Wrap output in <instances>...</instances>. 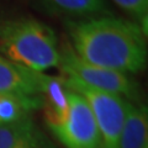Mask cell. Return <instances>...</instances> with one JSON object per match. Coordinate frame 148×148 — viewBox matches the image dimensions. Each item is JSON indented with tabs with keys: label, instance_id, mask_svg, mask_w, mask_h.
I'll list each match as a JSON object with an SVG mask.
<instances>
[{
	"label": "cell",
	"instance_id": "6da1fadb",
	"mask_svg": "<svg viewBox=\"0 0 148 148\" xmlns=\"http://www.w3.org/2000/svg\"><path fill=\"white\" fill-rule=\"evenodd\" d=\"M66 25L74 52L86 63L125 74L146 67V34L136 22L106 15Z\"/></svg>",
	"mask_w": 148,
	"mask_h": 148
},
{
	"label": "cell",
	"instance_id": "7a4b0ae2",
	"mask_svg": "<svg viewBox=\"0 0 148 148\" xmlns=\"http://www.w3.org/2000/svg\"><path fill=\"white\" fill-rule=\"evenodd\" d=\"M0 49L14 63L43 72L58 66L59 47L53 30L34 18L0 24Z\"/></svg>",
	"mask_w": 148,
	"mask_h": 148
},
{
	"label": "cell",
	"instance_id": "3957f363",
	"mask_svg": "<svg viewBox=\"0 0 148 148\" xmlns=\"http://www.w3.org/2000/svg\"><path fill=\"white\" fill-rule=\"evenodd\" d=\"M63 78H69L86 86L117 94L132 103L138 100V88L127 74L96 67L83 61L69 45L59 48L58 66Z\"/></svg>",
	"mask_w": 148,
	"mask_h": 148
},
{
	"label": "cell",
	"instance_id": "277c9868",
	"mask_svg": "<svg viewBox=\"0 0 148 148\" xmlns=\"http://www.w3.org/2000/svg\"><path fill=\"white\" fill-rule=\"evenodd\" d=\"M63 79L69 89L82 95L89 105L100 133V148H120V137L126 117L127 99L117 94L86 86L74 79Z\"/></svg>",
	"mask_w": 148,
	"mask_h": 148
},
{
	"label": "cell",
	"instance_id": "5b68a950",
	"mask_svg": "<svg viewBox=\"0 0 148 148\" xmlns=\"http://www.w3.org/2000/svg\"><path fill=\"white\" fill-rule=\"evenodd\" d=\"M69 112L61 126L52 128L66 148H100V133L89 105L78 92L68 88Z\"/></svg>",
	"mask_w": 148,
	"mask_h": 148
},
{
	"label": "cell",
	"instance_id": "8992f818",
	"mask_svg": "<svg viewBox=\"0 0 148 148\" xmlns=\"http://www.w3.org/2000/svg\"><path fill=\"white\" fill-rule=\"evenodd\" d=\"M37 95L43 106L46 122L49 128H56L66 121L69 112L68 86L62 77H51L34 71Z\"/></svg>",
	"mask_w": 148,
	"mask_h": 148
},
{
	"label": "cell",
	"instance_id": "52a82bcc",
	"mask_svg": "<svg viewBox=\"0 0 148 148\" xmlns=\"http://www.w3.org/2000/svg\"><path fill=\"white\" fill-rule=\"evenodd\" d=\"M0 148H53L31 117L0 122Z\"/></svg>",
	"mask_w": 148,
	"mask_h": 148
},
{
	"label": "cell",
	"instance_id": "ba28073f",
	"mask_svg": "<svg viewBox=\"0 0 148 148\" xmlns=\"http://www.w3.org/2000/svg\"><path fill=\"white\" fill-rule=\"evenodd\" d=\"M0 92L38 96L34 71L0 56Z\"/></svg>",
	"mask_w": 148,
	"mask_h": 148
},
{
	"label": "cell",
	"instance_id": "9c48e42d",
	"mask_svg": "<svg viewBox=\"0 0 148 148\" xmlns=\"http://www.w3.org/2000/svg\"><path fill=\"white\" fill-rule=\"evenodd\" d=\"M147 108L142 104H135L127 100L120 148H147Z\"/></svg>",
	"mask_w": 148,
	"mask_h": 148
},
{
	"label": "cell",
	"instance_id": "30bf717a",
	"mask_svg": "<svg viewBox=\"0 0 148 148\" xmlns=\"http://www.w3.org/2000/svg\"><path fill=\"white\" fill-rule=\"evenodd\" d=\"M45 3L74 20L111 15L106 0H45Z\"/></svg>",
	"mask_w": 148,
	"mask_h": 148
},
{
	"label": "cell",
	"instance_id": "8fae6325",
	"mask_svg": "<svg viewBox=\"0 0 148 148\" xmlns=\"http://www.w3.org/2000/svg\"><path fill=\"white\" fill-rule=\"evenodd\" d=\"M41 108L38 96L0 92V122H15L30 117L32 110Z\"/></svg>",
	"mask_w": 148,
	"mask_h": 148
},
{
	"label": "cell",
	"instance_id": "7c38bea8",
	"mask_svg": "<svg viewBox=\"0 0 148 148\" xmlns=\"http://www.w3.org/2000/svg\"><path fill=\"white\" fill-rule=\"evenodd\" d=\"M117 5L136 18V24L147 34L148 26V0H114Z\"/></svg>",
	"mask_w": 148,
	"mask_h": 148
}]
</instances>
